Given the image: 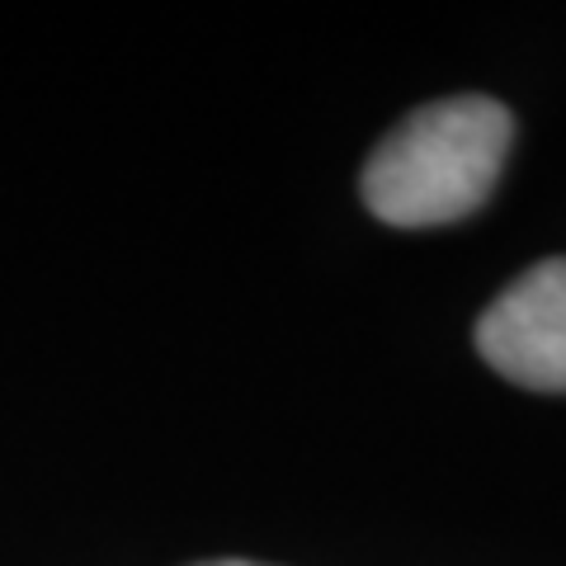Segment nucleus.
I'll return each instance as SVG.
<instances>
[{"label": "nucleus", "instance_id": "f257e3e1", "mask_svg": "<svg viewBox=\"0 0 566 566\" xmlns=\"http://www.w3.org/2000/svg\"><path fill=\"white\" fill-rule=\"evenodd\" d=\"M515 142V118L491 95H449L406 114L364 161V203L387 227H444L476 212Z\"/></svg>", "mask_w": 566, "mask_h": 566}, {"label": "nucleus", "instance_id": "f03ea898", "mask_svg": "<svg viewBox=\"0 0 566 566\" xmlns=\"http://www.w3.org/2000/svg\"><path fill=\"white\" fill-rule=\"evenodd\" d=\"M476 354L515 387L566 392V255L524 270L476 316Z\"/></svg>", "mask_w": 566, "mask_h": 566}, {"label": "nucleus", "instance_id": "7ed1b4c3", "mask_svg": "<svg viewBox=\"0 0 566 566\" xmlns=\"http://www.w3.org/2000/svg\"><path fill=\"white\" fill-rule=\"evenodd\" d=\"M199 566H260V562H237V557H227V562H199Z\"/></svg>", "mask_w": 566, "mask_h": 566}]
</instances>
